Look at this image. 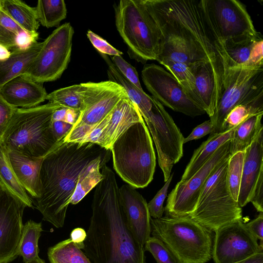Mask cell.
Returning <instances> with one entry per match:
<instances>
[{
	"label": "cell",
	"instance_id": "cell-32",
	"mask_svg": "<svg viewBox=\"0 0 263 263\" xmlns=\"http://www.w3.org/2000/svg\"><path fill=\"white\" fill-rule=\"evenodd\" d=\"M42 231L41 222L29 220L23 225L18 255L23 257L25 263L39 256L38 241Z\"/></svg>",
	"mask_w": 263,
	"mask_h": 263
},
{
	"label": "cell",
	"instance_id": "cell-48",
	"mask_svg": "<svg viewBox=\"0 0 263 263\" xmlns=\"http://www.w3.org/2000/svg\"><path fill=\"white\" fill-rule=\"evenodd\" d=\"M73 125L61 121H52L51 128L54 138L60 142L66 136Z\"/></svg>",
	"mask_w": 263,
	"mask_h": 263
},
{
	"label": "cell",
	"instance_id": "cell-51",
	"mask_svg": "<svg viewBox=\"0 0 263 263\" xmlns=\"http://www.w3.org/2000/svg\"><path fill=\"white\" fill-rule=\"evenodd\" d=\"M86 232L81 228H77L72 230L70 235V239L79 248L83 249L84 247V242L86 238Z\"/></svg>",
	"mask_w": 263,
	"mask_h": 263
},
{
	"label": "cell",
	"instance_id": "cell-22",
	"mask_svg": "<svg viewBox=\"0 0 263 263\" xmlns=\"http://www.w3.org/2000/svg\"><path fill=\"white\" fill-rule=\"evenodd\" d=\"M195 78V92L199 105L210 117L214 114L218 101L216 79L211 64L198 62L191 65Z\"/></svg>",
	"mask_w": 263,
	"mask_h": 263
},
{
	"label": "cell",
	"instance_id": "cell-35",
	"mask_svg": "<svg viewBox=\"0 0 263 263\" xmlns=\"http://www.w3.org/2000/svg\"><path fill=\"white\" fill-rule=\"evenodd\" d=\"M46 100L49 103L61 108L80 112L83 108L81 83L62 88L48 93Z\"/></svg>",
	"mask_w": 263,
	"mask_h": 263
},
{
	"label": "cell",
	"instance_id": "cell-5",
	"mask_svg": "<svg viewBox=\"0 0 263 263\" xmlns=\"http://www.w3.org/2000/svg\"><path fill=\"white\" fill-rule=\"evenodd\" d=\"M114 168L134 188H143L153 179L156 156L143 119L128 127L111 146Z\"/></svg>",
	"mask_w": 263,
	"mask_h": 263
},
{
	"label": "cell",
	"instance_id": "cell-30",
	"mask_svg": "<svg viewBox=\"0 0 263 263\" xmlns=\"http://www.w3.org/2000/svg\"><path fill=\"white\" fill-rule=\"evenodd\" d=\"M263 114L252 116L235 127L231 142V155L245 151L263 128Z\"/></svg>",
	"mask_w": 263,
	"mask_h": 263
},
{
	"label": "cell",
	"instance_id": "cell-39",
	"mask_svg": "<svg viewBox=\"0 0 263 263\" xmlns=\"http://www.w3.org/2000/svg\"><path fill=\"white\" fill-rule=\"evenodd\" d=\"M173 174H171L163 187L157 193L154 197L147 203V208L151 217L160 218L164 212L163 203L167 196L168 189L172 180Z\"/></svg>",
	"mask_w": 263,
	"mask_h": 263
},
{
	"label": "cell",
	"instance_id": "cell-8",
	"mask_svg": "<svg viewBox=\"0 0 263 263\" xmlns=\"http://www.w3.org/2000/svg\"><path fill=\"white\" fill-rule=\"evenodd\" d=\"M229 159L212 172L201 191L194 210L189 216L212 232L242 219L241 208L232 197L227 184Z\"/></svg>",
	"mask_w": 263,
	"mask_h": 263
},
{
	"label": "cell",
	"instance_id": "cell-43",
	"mask_svg": "<svg viewBox=\"0 0 263 263\" xmlns=\"http://www.w3.org/2000/svg\"><path fill=\"white\" fill-rule=\"evenodd\" d=\"M15 108L7 103L0 96V139L3 137Z\"/></svg>",
	"mask_w": 263,
	"mask_h": 263
},
{
	"label": "cell",
	"instance_id": "cell-44",
	"mask_svg": "<svg viewBox=\"0 0 263 263\" xmlns=\"http://www.w3.org/2000/svg\"><path fill=\"white\" fill-rule=\"evenodd\" d=\"M213 131L214 127L211 121H205L194 128L191 134L186 138H184L183 143L200 139L208 134L213 133Z\"/></svg>",
	"mask_w": 263,
	"mask_h": 263
},
{
	"label": "cell",
	"instance_id": "cell-28",
	"mask_svg": "<svg viewBox=\"0 0 263 263\" xmlns=\"http://www.w3.org/2000/svg\"><path fill=\"white\" fill-rule=\"evenodd\" d=\"M108 64L107 73L109 80L122 86L129 99L137 106L141 115L147 111L152 106V96L140 90L127 80L116 68L107 55L101 54Z\"/></svg>",
	"mask_w": 263,
	"mask_h": 263
},
{
	"label": "cell",
	"instance_id": "cell-42",
	"mask_svg": "<svg viewBox=\"0 0 263 263\" xmlns=\"http://www.w3.org/2000/svg\"><path fill=\"white\" fill-rule=\"evenodd\" d=\"M38 37L37 32L32 33L22 29L17 33L15 49L23 50L29 49L37 42Z\"/></svg>",
	"mask_w": 263,
	"mask_h": 263
},
{
	"label": "cell",
	"instance_id": "cell-15",
	"mask_svg": "<svg viewBox=\"0 0 263 263\" xmlns=\"http://www.w3.org/2000/svg\"><path fill=\"white\" fill-rule=\"evenodd\" d=\"M212 257L215 263H235L263 252V246L247 228L242 219L215 232Z\"/></svg>",
	"mask_w": 263,
	"mask_h": 263
},
{
	"label": "cell",
	"instance_id": "cell-36",
	"mask_svg": "<svg viewBox=\"0 0 263 263\" xmlns=\"http://www.w3.org/2000/svg\"><path fill=\"white\" fill-rule=\"evenodd\" d=\"M158 62L170 71L181 84L189 97L199 105L195 92V78L191 65L166 59L161 60Z\"/></svg>",
	"mask_w": 263,
	"mask_h": 263
},
{
	"label": "cell",
	"instance_id": "cell-2",
	"mask_svg": "<svg viewBox=\"0 0 263 263\" xmlns=\"http://www.w3.org/2000/svg\"><path fill=\"white\" fill-rule=\"evenodd\" d=\"M101 173L103 179L93 194L84 253L92 263H145L144 246L127 226L115 174L106 164Z\"/></svg>",
	"mask_w": 263,
	"mask_h": 263
},
{
	"label": "cell",
	"instance_id": "cell-4",
	"mask_svg": "<svg viewBox=\"0 0 263 263\" xmlns=\"http://www.w3.org/2000/svg\"><path fill=\"white\" fill-rule=\"evenodd\" d=\"M60 108L49 102L31 108H16L0 139L4 147L28 157H45L61 142L57 141L51 128L53 114Z\"/></svg>",
	"mask_w": 263,
	"mask_h": 263
},
{
	"label": "cell",
	"instance_id": "cell-45",
	"mask_svg": "<svg viewBox=\"0 0 263 263\" xmlns=\"http://www.w3.org/2000/svg\"><path fill=\"white\" fill-rule=\"evenodd\" d=\"M79 111L66 108H60L53 112L52 121H61L73 125L77 121Z\"/></svg>",
	"mask_w": 263,
	"mask_h": 263
},
{
	"label": "cell",
	"instance_id": "cell-53",
	"mask_svg": "<svg viewBox=\"0 0 263 263\" xmlns=\"http://www.w3.org/2000/svg\"><path fill=\"white\" fill-rule=\"evenodd\" d=\"M11 54V51L0 45V60H4L8 58Z\"/></svg>",
	"mask_w": 263,
	"mask_h": 263
},
{
	"label": "cell",
	"instance_id": "cell-16",
	"mask_svg": "<svg viewBox=\"0 0 263 263\" xmlns=\"http://www.w3.org/2000/svg\"><path fill=\"white\" fill-rule=\"evenodd\" d=\"M26 205L3 189L0 195V263H8L18 255L23 215Z\"/></svg>",
	"mask_w": 263,
	"mask_h": 263
},
{
	"label": "cell",
	"instance_id": "cell-3",
	"mask_svg": "<svg viewBox=\"0 0 263 263\" xmlns=\"http://www.w3.org/2000/svg\"><path fill=\"white\" fill-rule=\"evenodd\" d=\"M109 152L96 143L63 140L43 157L39 175L40 196L33 203L44 220L57 228L63 227L81 171L92 160Z\"/></svg>",
	"mask_w": 263,
	"mask_h": 263
},
{
	"label": "cell",
	"instance_id": "cell-47",
	"mask_svg": "<svg viewBox=\"0 0 263 263\" xmlns=\"http://www.w3.org/2000/svg\"><path fill=\"white\" fill-rule=\"evenodd\" d=\"M17 33L0 25V45L11 51L14 50Z\"/></svg>",
	"mask_w": 263,
	"mask_h": 263
},
{
	"label": "cell",
	"instance_id": "cell-19",
	"mask_svg": "<svg viewBox=\"0 0 263 263\" xmlns=\"http://www.w3.org/2000/svg\"><path fill=\"white\" fill-rule=\"evenodd\" d=\"M263 175V128L245 149L237 202L242 208L250 202L255 185Z\"/></svg>",
	"mask_w": 263,
	"mask_h": 263
},
{
	"label": "cell",
	"instance_id": "cell-40",
	"mask_svg": "<svg viewBox=\"0 0 263 263\" xmlns=\"http://www.w3.org/2000/svg\"><path fill=\"white\" fill-rule=\"evenodd\" d=\"M113 64L119 71L130 82L140 90H143L139 76L134 67L124 60L121 56H112Z\"/></svg>",
	"mask_w": 263,
	"mask_h": 263
},
{
	"label": "cell",
	"instance_id": "cell-41",
	"mask_svg": "<svg viewBox=\"0 0 263 263\" xmlns=\"http://www.w3.org/2000/svg\"><path fill=\"white\" fill-rule=\"evenodd\" d=\"M87 36L93 47L101 53L111 56H121L122 52L114 48L105 40L91 30H88Z\"/></svg>",
	"mask_w": 263,
	"mask_h": 263
},
{
	"label": "cell",
	"instance_id": "cell-13",
	"mask_svg": "<svg viewBox=\"0 0 263 263\" xmlns=\"http://www.w3.org/2000/svg\"><path fill=\"white\" fill-rule=\"evenodd\" d=\"M202 12L223 42L255 35L251 16L243 4L236 0H200Z\"/></svg>",
	"mask_w": 263,
	"mask_h": 263
},
{
	"label": "cell",
	"instance_id": "cell-24",
	"mask_svg": "<svg viewBox=\"0 0 263 263\" xmlns=\"http://www.w3.org/2000/svg\"><path fill=\"white\" fill-rule=\"evenodd\" d=\"M42 46V42H37L26 50H13L8 58L0 60V87L12 79L24 74Z\"/></svg>",
	"mask_w": 263,
	"mask_h": 263
},
{
	"label": "cell",
	"instance_id": "cell-7",
	"mask_svg": "<svg viewBox=\"0 0 263 263\" xmlns=\"http://www.w3.org/2000/svg\"><path fill=\"white\" fill-rule=\"evenodd\" d=\"M118 31L128 47L131 58L145 63L156 60L162 37L141 0H121L115 7Z\"/></svg>",
	"mask_w": 263,
	"mask_h": 263
},
{
	"label": "cell",
	"instance_id": "cell-1",
	"mask_svg": "<svg viewBox=\"0 0 263 263\" xmlns=\"http://www.w3.org/2000/svg\"><path fill=\"white\" fill-rule=\"evenodd\" d=\"M141 1L160 30L162 45L182 47L197 62L211 64L216 79L218 101L228 68V59L223 42L204 17L199 1Z\"/></svg>",
	"mask_w": 263,
	"mask_h": 263
},
{
	"label": "cell",
	"instance_id": "cell-49",
	"mask_svg": "<svg viewBox=\"0 0 263 263\" xmlns=\"http://www.w3.org/2000/svg\"><path fill=\"white\" fill-rule=\"evenodd\" d=\"M250 202L259 212H263V175L255 185Z\"/></svg>",
	"mask_w": 263,
	"mask_h": 263
},
{
	"label": "cell",
	"instance_id": "cell-29",
	"mask_svg": "<svg viewBox=\"0 0 263 263\" xmlns=\"http://www.w3.org/2000/svg\"><path fill=\"white\" fill-rule=\"evenodd\" d=\"M0 7L23 29L37 32L40 25L35 8L18 0H0Z\"/></svg>",
	"mask_w": 263,
	"mask_h": 263
},
{
	"label": "cell",
	"instance_id": "cell-11",
	"mask_svg": "<svg viewBox=\"0 0 263 263\" xmlns=\"http://www.w3.org/2000/svg\"><path fill=\"white\" fill-rule=\"evenodd\" d=\"M73 33L69 23L55 29L42 42L39 53L24 75L42 84L60 78L70 60Z\"/></svg>",
	"mask_w": 263,
	"mask_h": 263
},
{
	"label": "cell",
	"instance_id": "cell-9",
	"mask_svg": "<svg viewBox=\"0 0 263 263\" xmlns=\"http://www.w3.org/2000/svg\"><path fill=\"white\" fill-rule=\"evenodd\" d=\"M83 108L69 133L65 142H80L92 128L128 97L124 88L111 81L81 83Z\"/></svg>",
	"mask_w": 263,
	"mask_h": 263
},
{
	"label": "cell",
	"instance_id": "cell-33",
	"mask_svg": "<svg viewBox=\"0 0 263 263\" xmlns=\"http://www.w3.org/2000/svg\"><path fill=\"white\" fill-rule=\"evenodd\" d=\"M35 10L39 23L48 28L58 26L67 14L63 0H39Z\"/></svg>",
	"mask_w": 263,
	"mask_h": 263
},
{
	"label": "cell",
	"instance_id": "cell-17",
	"mask_svg": "<svg viewBox=\"0 0 263 263\" xmlns=\"http://www.w3.org/2000/svg\"><path fill=\"white\" fill-rule=\"evenodd\" d=\"M119 194L127 226L137 240L144 246L151 235V217L147 203L128 184L119 187Z\"/></svg>",
	"mask_w": 263,
	"mask_h": 263
},
{
	"label": "cell",
	"instance_id": "cell-31",
	"mask_svg": "<svg viewBox=\"0 0 263 263\" xmlns=\"http://www.w3.org/2000/svg\"><path fill=\"white\" fill-rule=\"evenodd\" d=\"M47 255L50 263H92L70 238L49 248Z\"/></svg>",
	"mask_w": 263,
	"mask_h": 263
},
{
	"label": "cell",
	"instance_id": "cell-25",
	"mask_svg": "<svg viewBox=\"0 0 263 263\" xmlns=\"http://www.w3.org/2000/svg\"><path fill=\"white\" fill-rule=\"evenodd\" d=\"M235 127L220 133H212L194 152L179 182L192 177L212 156L216 150L227 141L232 139Z\"/></svg>",
	"mask_w": 263,
	"mask_h": 263
},
{
	"label": "cell",
	"instance_id": "cell-50",
	"mask_svg": "<svg viewBox=\"0 0 263 263\" xmlns=\"http://www.w3.org/2000/svg\"><path fill=\"white\" fill-rule=\"evenodd\" d=\"M0 25L15 32L23 29L0 7Z\"/></svg>",
	"mask_w": 263,
	"mask_h": 263
},
{
	"label": "cell",
	"instance_id": "cell-10",
	"mask_svg": "<svg viewBox=\"0 0 263 263\" xmlns=\"http://www.w3.org/2000/svg\"><path fill=\"white\" fill-rule=\"evenodd\" d=\"M263 96V67H231L227 69L220 96L210 118L213 133H222L226 117L236 106Z\"/></svg>",
	"mask_w": 263,
	"mask_h": 263
},
{
	"label": "cell",
	"instance_id": "cell-46",
	"mask_svg": "<svg viewBox=\"0 0 263 263\" xmlns=\"http://www.w3.org/2000/svg\"><path fill=\"white\" fill-rule=\"evenodd\" d=\"M245 224L249 231L257 240H260L259 244L263 246V212H259L256 218Z\"/></svg>",
	"mask_w": 263,
	"mask_h": 263
},
{
	"label": "cell",
	"instance_id": "cell-34",
	"mask_svg": "<svg viewBox=\"0 0 263 263\" xmlns=\"http://www.w3.org/2000/svg\"><path fill=\"white\" fill-rule=\"evenodd\" d=\"M258 114H263V96L234 107L224 119L222 132L232 129L249 117Z\"/></svg>",
	"mask_w": 263,
	"mask_h": 263
},
{
	"label": "cell",
	"instance_id": "cell-6",
	"mask_svg": "<svg viewBox=\"0 0 263 263\" xmlns=\"http://www.w3.org/2000/svg\"><path fill=\"white\" fill-rule=\"evenodd\" d=\"M151 234L161 240L177 263H206L212 257V232L189 216L151 219Z\"/></svg>",
	"mask_w": 263,
	"mask_h": 263
},
{
	"label": "cell",
	"instance_id": "cell-18",
	"mask_svg": "<svg viewBox=\"0 0 263 263\" xmlns=\"http://www.w3.org/2000/svg\"><path fill=\"white\" fill-rule=\"evenodd\" d=\"M48 93L43 84L22 74L0 87V96L14 108H28L38 106L46 100Z\"/></svg>",
	"mask_w": 263,
	"mask_h": 263
},
{
	"label": "cell",
	"instance_id": "cell-12",
	"mask_svg": "<svg viewBox=\"0 0 263 263\" xmlns=\"http://www.w3.org/2000/svg\"><path fill=\"white\" fill-rule=\"evenodd\" d=\"M231 140L221 145L189 180L177 183L167 197L164 208L166 216L184 217L193 212L208 177L220 163L231 156Z\"/></svg>",
	"mask_w": 263,
	"mask_h": 263
},
{
	"label": "cell",
	"instance_id": "cell-23",
	"mask_svg": "<svg viewBox=\"0 0 263 263\" xmlns=\"http://www.w3.org/2000/svg\"><path fill=\"white\" fill-rule=\"evenodd\" d=\"M9 160L18 181L33 198L40 196V171L43 158H35L9 151Z\"/></svg>",
	"mask_w": 263,
	"mask_h": 263
},
{
	"label": "cell",
	"instance_id": "cell-27",
	"mask_svg": "<svg viewBox=\"0 0 263 263\" xmlns=\"http://www.w3.org/2000/svg\"><path fill=\"white\" fill-rule=\"evenodd\" d=\"M0 184L5 190L23 202L27 206L32 208V201L18 181L11 166L8 151L1 141Z\"/></svg>",
	"mask_w": 263,
	"mask_h": 263
},
{
	"label": "cell",
	"instance_id": "cell-52",
	"mask_svg": "<svg viewBox=\"0 0 263 263\" xmlns=\"http://www.w3.org/2000/svg\"><path fill=\"white\" fill-rule=\"evenodd\" d=\"M235 263H263V252Z\"/></svg>",
	"mask_w": 263,
	"mask_h": 263
},
{
	"label": "cell",
	"instance_id": "cell-38",
	"mask_svg": "<svg viewBox=\"0 0 263 263\" xmlns=\"http://www.w3.org/2000/svg\"><path fill=\"white\" fill-rule=\"evenodd\" d=\"M145 251L149 252L157 263H177L175 258L159 239L151 236L144 245Z\"/></svg>",
	"mask_w": 263,
	"mask_h": 263
},
{
	"label": "cell",
	"instance_id": "cell-26",
	"mask_svg": "<svg viewBox=\"0 0 263 263\" xmlns=\"http://www.w3.org/2000/svg\"><path fill=\"white\" fill-rule=\"evenodd\" d=\"M111 153L100 156L90 162L81 172L70 203H79L102 180V167L109 160Z\"/></svg>",
	"mask_w": 263,
	"mask_h": 263
},
{
	"label": "cell",
	"instance_id": "cell-21",
	"mask_svg": "<svg viewBox=\"0 0 263 263\" xmlns=\"http://www.w3.org/2000/svg\"><path fill=\"white\" fill-rule=\"evenodd\" d=\"M142 119L137 106L128 97L123 98L112 111L108 124L97 144L110 149L114 142L128 127Z\"/></svg>",
	"mask_w": 263,
	"mask_h": 263
},
{
	"label": "cell",
	"instance_id": "cell-14",
	"mask_svg": "<svg viewBox=\"0 0 263 263\" xmlns=\"http://www.w3.org/2000/svg\"><path fill=\"white\" fill-rule=\"evenodd\" d=\"M141 75L152 97L163 105L192 117L205 113L189 97L176 79L162 67L154 63L146 64Z\"/></svg>",
	"mask_w": 263,
	"mask_h": 263
},
{
	"label": "cell",
	"instance_id": "cell-20",
	"mask_svg": "<svg viewBox=\"0 0 263 263\" xmlns=\"http://www.w3.org/2000/svg\"><path fill=\"white\" fill-rule=\"evenodd\" d=\"M228 63L231 67H263V40L259 32L254 35L223 41Z\"/></svg>",
	"mask_w": 263,
	"mask_h": 263
},
{
	"label": "cell",
	"instance_id": "cell-37",
	"mask_svg": "<svg viewBox=\"0 0 263 263\" xmlns=\"http://www.w3.org/2000/svg\"><path fill=\"white\" fill-rule=\"evenodd\" d=\"M245 151L231 155L228 162L227 180L228 188L233 199L237 201L240 186Z\"/></svg>",
	"mask_w": 263,
	"mask_h": 263
},
{
	"label": "cell",
	"instance_id": "cell-55",
	"mask_svg": "<svg viewBox=\"0 0 263 263\" xmlns=\"http://www.w3.org/2000/svg\"><path fill=\"white\" fill-rule=\"evenodd\" d=\"M3 189H4V188L3 187L2 185L0 184V195L3 191Z\"/></svg>",
	"mask_w": 263,
	"mask_h": 263
},
{
	"label": "cell",
	"instance_id": "cell-54",
	"mask_svg": "<svg viewBox=\"0 0 263 263\" xmlns=\"http://www.w3.org/2000/svg\"><path fill=\"white\" fill-rule=\"evenodd\" d=\"M27 263H46L44 260L40 258L39 256Z\"/></svg>",
	"mask_w": 263,
	"mask_h": 263
}]
</instances>
